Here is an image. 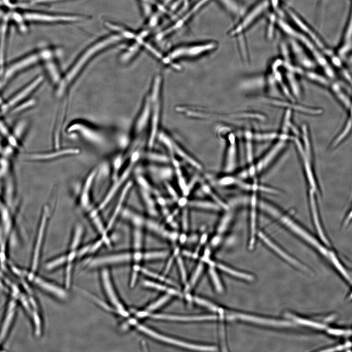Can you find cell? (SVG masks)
I'll return each mask as SVG.
<instances>
[{
  "label": "cell",
  "mask_w": 352,
  "mask_h": 352,
  "mask_svg": "<svg viewBox=\"0 0 352 352\" xmlns=\"http://www.w3.org/2000/svg\"><path fill=\"white\" fill-rule=\"evenodd\" d=\"M122 39L123 37L120 34L111 35L88 48L80 56L66 72L63 75L61 82L56 87V95L58 97H61L64 95L79 76L85 66L95 54L107 46Z\"/></svg>",
  "instance_id": "1"
},
{
  "label": "cell",
  "mask_w": 352,
  "mask_h": 352,
  "mask_svg": "<svg viewBox=\"0 0 352 352\" xmlns=\"http://www.w3.org/2000/svg\"><path fill=\"white\" fill-rule=\"evenodd\" d=\"M162 82L161 76L159 74L156 75L153 79L151 91L148 94L151 101L150 130L148 139V146L150 149L154 146L159 132Z\"/></svg>",
  "instance_id": "2"
},
{
  "label": "cell",
  "mask_w": 352,
  "mask_h": 352,
  "mask_svg": "<svg viewBox=\"0 0 352 352\" xmlns=\"http://www.w3.org/2000/svg\"><path fill=\"white\" fill-rule=\"evenodd\" d=\"M217 44L214 42L179 45L173 48L167 55L163 56V64L170 65L173 62L182 58L198 57L215 49Z\"/></svg>",
  "instance_id": "3"
},
{
  "label": "cell",
  "mask_w": 352,
  "mask_h": 352,
  "mask_svg": "<svg viewBox=\"0 0 352 352\" xmlns=\"http://www.w3.org/2000/svg\"><path fill=\"white\" fill-rule=\"evenodd\" d=\"M218 183L222 186H234L244 191L256 193L264 192L270 194H277L278 190L272 187L259 183L249 182L239 176H225L218 180Z\"/></svg>",
  "instance_id": "4"
},
{
  "label": "cell",
  "mask_w": 352,
  "mask_h": 352,
  "mask_svg": "<svg viewBox=\"0 0 352 352\" xmlns=\"http://www.w3.org/2000/svg\"><path fill=\"white\" fill-rule=\"evenodd\" d=\"M287 138L286 135H283L281 140L271 149L262 158L255 164L250 166L247 169L240 174L242 178L245 176H255L262 173L273 162L284 146V143Z\"/></svg>",
  "instance_id": "5"
},
{
  "label": "cell",
  "mask_w": 352,
  "mask_h": 352,
  "mask_svg": "<svg viewBox=\"0 0 352 352\" xmlns=\"http://www.w3.org/2000/svg\"><path fill=\"white\" fill-rule=\"evenodd\" d=\"M67 132H75L85 140L95 144H102L105 141V136L99 130L81 121H77L69 125Z\"/></svg>",
  "instance_id": "6"
},
{
  "label": "cell",
  "mask_w": 352,
  "mask_h": 352,
  "mask_svg": "<svg viewBox=\"0 0 352 352\" xmlns=\"http://www.w3.org/2000/svg\"><path fill=\"white\" fill-rule=\"evenodd\" d=\"M43 60L42 51L30 54L11 64L3 72V77L0 87L14 76L16 73L36 64Z\"/></svg>",
  "instance_id": "7"
},
{
  "label": "cell",
  "mask_w": 352,
  "mask_h": 352,
  "mask_svg": "<svg viewBox=\"0 0 352 352\" xmlns=\"http://www.w3.org/2000/svg\"><path fill=\"white\" fill-rule=\"evenodd\" d=\"M130 323L132 325H136L137 329L140 331H143V332L151 336L154 338L168 343L198 351H214L217 350L216 347L214 346L197 345L180 341L170 337H166L162 334H159L154 331V330H150V329H148L145 326L136 323L135 320L132 319L130 320Z\"/></svg>",
  "instance_id": "8"
},
{
  "label": "cell",
  "mask_w": 352,
  "mask_h": 352,
  "mask_svg": "<svg viewBox=\"0 0 352 352\" xmlns=\"http://www.w3.org/2000/svg\"><path fill=\"white\" fill-rule=\"evenodd\" d=\"M159 141L168 149L171 157H174L175 155L176 154L196 169L199 170L201 169V164L191 157L166 133L161 134L159 137Z\"/></svg>",
  "instance_id": "9"
},
{
  "label": "cell",
  "mask_w": 352,
  "mask_h": 352,
  "mask_svg": "<svg viewBox=\"0 0 352 352\" xmlns=\"http://www.w3.org/2000/svg\"><path fill=\"white\" fill-rule=\"evenodd\" d=\"M150 112L151 101L149 95H147L133 128L132 138L134 142L139 141V137L149 125Z\"/></svg>",
  "instance_id": "10"
},
{
  "label": "cell",
  "mask_w": 352,
  "mask_h": 352,
  "mask_svg": "<svg viewBox=\"0 0 352 352\" xmlns=\"http://www.w3.org/2000/svg\"><path fill=\"white\" fill-rule=\"evenodd\" d=\"M101 278L106 294L116 311V313L123 316H128V312L125 309L120 303L113 287L109 272L107 269H104L101 272Z\"/></svg>",
  "instance_id": "11"
},
{
  "label": "cell",
  "mask_w": 352,
  "mask_h": 352,
  "mask_svg": "<svg viewBox=\"0 0 352 352\" xmlns=\"http://www.w3.org/2000/svg\"><path fill=\"white\" fill-rule=\"evenodd\" d=\"M210 0H199L188 12L176 22L174 24L161 31L158 35L159 39H163L181 28L188 20Z\"/></svg>",
  "instance_id": "12"
},
{
  "label": "cell",
  "mask_w": 352,
  "mask_h": 352,
  "mask_svg": "<svg viewBox=\"0 0 352 352\" xmlns=\"http://www.w3.org/2000/svg\"><path fill=\"white\" fill-rule=\"evenodd\" d=\"M44 77L42 75L38 76L31 82L20 90L17 94L14 95L5 105L3 108L4 111H6L10 108L19 104L22 101L28 96L35 89H36L43 82Z\"/></svg>",
  "instance_id": "13"
},
{
  "label": "cell",
  "mask_w": 352,
  "mask_h": 352,
  "mask_svg": "<svg viewBox=\"0 0 352 352\" xmlns=\"http://www.w3.org/2000/svg\"><path fill=\"white\" fill-rule=\"evenodd\" d=\"M23 16L27 21L41 22H75L82 19L77 16L51 15L36 12H26Z\"/></svg>",
  "instance_id": "14"
},
{
  "label": "cell",
  "mask_w": 352,
  "mask_h": 352,
  "mask_svg": "<svg viewBox=\"0 0 352 352\" xmlns=\"http://www.w3.org/2000/svg\"><path fill=\"white\" fill-rule=\"evenodd\" d=\"M227 138L228 145L225 158L224 170L228 173L232 172L236 165L237 148L234 134L232 133L229 134Z\"/></svg>",
  "instance_id": "15"
},
{
  "label": "cell",
  "mask_w": 352,
  "mask_h": 352,
  "mask_svg": "<svg viewBox=\"0 0 352 352\" xmlns=\"http://www.w3.org/2000/svg\"><path fill=\"white\" fill-rule=\"evenodd\" d=\"M132 255L130 253H124L105 256L92 260L89 262V267L98 266L104 264H114L131 260Z\"/></svg>",
  "instance_id": "16"
},
{
  "label": "cell",
  "mask_w": 352,
  "mask_h": 352,
  "mask_svg": "<svg viewBox=\"0 0 352 352\" xmlns=\"http://www.w3.org/2000/svg\"><path fill=\"white\" fill-rule=\"evenodd\" d=\"M257 236L260 239L263 241V242L266 244L269 247L272 249L273 251L278 254L280 256L282 257L283 258L290 262L291 264L297 265L301 268H304L302 264H301L298 261L294 259L290 256L288 255L286 252H285L282 248H281L277 244H276L268 236L266 235L263 231L258 232Z\"/></svg>",
  "instance_id": "17"
},
{
  "label": "cell",
  "mask_w": 352,
  "mask_h": 352,
  "mask_svg": "<svg viewBox=\"0 0 352 352\" xmlns=\"http://www.w3.org/2000/svg\"><path fill=\"white\" fill-rule=\"evenodd\" d=\"M256 193H253L251 198L250 222V248H251L254 243L256 234L257 210L258 207V199Z\"/></svg>",
  "instance_id": "18"
},
{
  "label": "cell",
  "mask_w": 352,
  "mask_h": 352,
  "mask_svg": "<svg viewBox=\"0 0 352 352\" xmlns=\"http://www.w3.org/2000/svg\"><path fill=\"white\" fill-rule=\"evenodd\" d=\"M47 209L45 208L42 217L40 226L38 232V235L36 241V243L35 245V248L34 250V255L33 257L32 269L33 271L36 270L37 268L39 261V258L40 256V249L43 242L44 233V231L46 221V218L47 215Z\"/></svg>",
  "instance_id": "19"
},
{
  "label": "cell",
  "mask_w": 352,
  "mask_h": 352,
  "mask_svg": "<svg viewBox=\"0 0 352 352\" xmlns=\"http://www.w3.org/2000/svg\"><path fill=\"white\" fill-rule=\"evenodd\" d=\"M147 316L156 318L161 319H167L172 320H177V321H201V320H215L218 318L216 315H201V316H178L170 314H148Z\"/></svg>",
  "instance_id": "20"
},
{
  "label": "cell",
  "mask_w": 352,
  "mask_h": 352,
  "mask_svg": "<svg viewBox=\"0 0 352 352\" xmlns=\"http://www.w3.org/2000/svg\"><path fill=\"white\" fill-rule=\"evenodd\" d=\"M34 281L40 287L59 298L64 299L66 296V293L63 289L51 283L37 277L34 278Z\"/></svg>",
  "instance_id": "21"
},
{
  "label": "cell",
  "mask_w": 352,
  "mask_h": 352,
  "mask_svg": "<svg viewBox=\"0 0 352 352\" xmlns=\"http://www.w3.org/2000/svg\"><path fill=\"white\" fill-rule=\"evenodd\" d=\"M45 68L51 83L55 87L61 82L63 75L60 73L57 65L53 61L52 57L44 60Z\"/></svg>",
  "instance_id": "22"
},
{
  "label": "cell",
  "mask_w": 352,
  "mask_h": 352,
  "mask_svg": "<svg viewBox=\"0 0 352 352\" xmlns=\"http://www.w3.org/2000/svg\"><path fill=\"white\" fill-rule=\"evenodd\" d=\"M79 152V150L76 148H67L57 150L50 153L32 154L29 156V157L33 159H47L66 155L77 154Z\"/></svg>",
  "instance_id": "23"
},
{
  "label": "cell",
  "mask_w": 352,
  "mask_h": 352,
  "mask_svg": "<svg viewBox=\"0 0 352 352\" xmlns=\"http://www.w3.org/2000/svg\"><path fill=\"white\" fill-rule=\"evenodd\" d=\"M134 163L131 162V165L126 169L125 171L123 173L121 177L117 181V182L113 185L112 188L110 190L109 193L107 194L106 197L104 200L102 202L99 206V208L100 209H103L109 202L112 196L114 195L116 191L120 186L121 184L127 178L128 175L130 174L131 170L132 169V165L134 164Z\"/></svg>",
  "instance_id": "24"
},
{
  "label": "cell",
  "mask_w": 352,
  "mask_h": 352,
  "mask_svg": "<svg viewBox=\"0 0 352 352\" xmlns=\"http://www.w3.org/2000/svg\"><path fill=\"white\" fill-rule=\"evenodd\" d=\"M187 204L191 207L200 209L210 211H219L221 208L215 202H211L202 200H192L187 202Z\"/></svg>",
  "instance_id": "25"
},
{
  "label": "cell",
  "mask_w": 352,
  "mask_h": 352,
  "mask_svg": "<svg viewBox=\"0 0 352 352\" xmlns=\"http://www.w3.org/2000/svg\"><path fill=\"white\" fill-rule=\"evenodd\" d=\"M131 186H132V182H129L126 184V186L123 188L122 192L121 193V194L120 196L119 199L118 200L117 205L114 210V212L108 223V224L107 226L108 229H110L112 226L113 224L114 223V221L116 219V218L120 211L121 208L122 207V205L124 200L127 194L128 191L130 189Z\"/></svg>",
  "instance_id": "26"
},
{
  "label": "cell",
  "mask_w": 352,
  "mask_h": 352,
  "mask_svg": "<svg viewBox=\"0 0 352 352\" xmlns=\"http://www.w3.org/2000/svg\"><path fill=\"white\" fill-rule=\"evenodd\" d=\"M227 210L226 212L221 218L217 227V235L221 237L228 229L233 219V214Z\"/></svg>",
  "instance_id": "27"
},
{
  "label": "cell",
  "mask_w": 352,
  "mask_h": 352,
  "mask_svg": "<svg viewBox=\"0 0 352 352\" xmlns=\"http://www.w3.org/2000/svg\"><path fill=\"white\" fill-rule=\"evenodd\" d=\"M141 196L143 199L145 206L150 214L155 216L157 214V210L155 204L147 190L141 189Z\"/></svg>",
  "instance_id": "28"
},
{
  "label": "cell",
  "mask_w": 352,
  "mask_h": 352,
  "mask_svg": "<svg viewBox=\"0 0 352 352\" xmlns=\"http://www.w3.org/2000/svg\"><path fill=\"white\" fill-rule=\"evenodd\" d=\"M95 171L92 172L87 178L81 197V202L83 205L87 206L88 204V192L90 188L92 180L95 175Z\"/></svg>",
  "instance_id": "29"
},
{
  "label": "cell",
  "mask_w": 352,
  "mask_h": 352,
  "mask_svg": "<svg viewBox=\"0 0 352 352\" xmlns=\"http://www.w3.org/2000/svg\"><path fill=\"white\" fill-rule=\"evenodd\" d=\"M170 298V296L169 295H166L162 297L156 302L150 305L147 308L146 311L138 312L137 313V315L140 317L146 316L147 313H148L149 311L154 310L157 308L159 307L160 306L165 303L167 300H168Z\"/></svg>",
  "instance_id": "30"
},
{
  "label": "cell",
  "mask_w": 352,
  "mask_h": 352,
  "mask_svg": "<svg viewBox=\"0 0 352 352\" xmlns=\"http://www.w3.org/2000/svg\"><path fill=\"white\" fill-rule=\"evenodd\" d=\"M144 285L146 286L152 287L156 289L166 291L172 295H180L181 294L178 291L169 287H167L165 286L161 285L152 282L151 281H145L143 282Z\"/></svg>",
  "instance_id": "31"
},
{
  "label": "cell",
  "mask_w": 352,
  "mask_h": 352,
  "mask_svg": "<svg viewBox=\"0 0 352 352\" xmlns=\"http://www.w3.org/2000/svg\"><path fill=\"white\" fill-rule=\"evenodd\" d=\"M145 156L149 160L162 163H167L170 160V159L165 154L156 152H148Z\"/></svg>",
  "instance_id": "32"
},
{
  "label": "cell",
  "mask_w": 352,
  "mask_h": 352,
  "mask_svg": "<svg viewBox=\"0 0 352 352\" xmlns=\"http://www.w3.org/2000/svg\"><path fill=\"white\" fill-rule=\"evenodd\" d=\"M14 315V309L13 306H11L10 309L7 314V316L5 318L3 326L2 327L1 333L0 334V341L5 337L7 329L10 326L11 321L12 320L13 316Z\"/></svg>",
  "instance_id": "33"
},
{
  "label": "cell",
  "mask_w": 352,
  "mask_h": 352,
  "mask_svg": "<svg viewBox=\"0 0 352 352\" xmlns=\"http://www.w3.org/2000/svg\"><path fill=\"white\" fill-rule=\"evenodd\" d=\"M135 227L133 233V245L136 251H138L141 247L143 235L141 227Z\"/></svg>",
  "instance_id": "34"
},
{
  "label": "cell",
  "mask_w": 352,
  "mask_h": 352,
  "mask_svg": "<svg viewBox=\"0 0 352 352\" xmlns=\"http://www.w3.org/2000/svg\"><path fill=\"white\" fill-rule=\"evenodd\" d=\"M36 101L34 99H30L23 103H20V105H16L13 107L11 112L13 114L16 112L22 111L25 109H28L35 104Z\"/></svg>",
  "instance_id": "35"
},
{
  "label": "cell",
  "mask_w": 352,
  "mask_h": 352,
  "mask_svg": "<svg viewBox=\"0 0 352 352\" xmlns=\"http://www.w3.org/2000/svg\"><path fill=\"white\" fill-rule=\"evenodd\" d=\"M216 266L220 268L222 270L230 274H232L233 275H234L235 276L239 277L246 280H251L252 277L249 275L245 274L242 273H240L237 271H236L235 270H233V269H231L229 268V267H227L223 265L220 264H217Z\"/></svg>",
  "instance_id": "36"
},
{
  "label": "cell",
  "mask_w": 352,
  "mask_h": 352,
  "mask_svg": "<svg viewBox=\"0 0 352 352\" xmlns=\"http://www.w3.org/2000/svg\"><path fill=\"white\" fill-rule=\"evenodd\" d=\"M67 262V256H62L52 260L46 264V268L48 270L53 269Z\"/></svg>",
  "instance_id": "37"
},
{
  "label": "cell",
  "mask_w": 352,
  "mask_h": 352,
  "mask_svg": "<svg viewBox=\"0 0 352 352\" xmlns=\"http://www.w3.org/2000/svg\"><path fill=\"white\" fill-rule=\"evenodd\" d=\"M82 232V227L80 225L78 226L75 230V234L71 244V251H75L76 248L79 245Z\"/></svg>",
  "instance_id": "38"
},
{
  "label": "cell",
  "mask_w": 352,
  "mask_h": 352,
  "mask_svg": "<svg viewBox=\"0 0 352 352\" xmlns=\"http://www.w3.org/2000/svg\"><path fill=\"white\" fill-rule=\"evenodd\" d=\"M193 299L197 304L207 308L212 311L219 312L220 310L217 306L204 299L197 297H194Z\"/></svg>",
  "instance_id": "39"
},
{
  "label": "cell",
  "mask_w": 352,
  "mask_h": 352,
  "mask_svg": "<svg viewBox=\"0 0 352 352\" xmlns=\"http://www.w3.org/2000/svg\"><path fill=\"white\" fill-rule=\"evenodd\" d=\"M168 252L165 251L148 252L143 254V258L145 259H153L162 258L166 256Z\"/></svg>",
  "instance_id": "40"
},
{
  "label": "cell",
  "mask_w": 352,
  "mask_h": 352,
  "mask_svg": "<svg viewBox=\"0 0 352 352\" xmlns=\"http://www.w3.org/2000/svg\"><path fill=\"white\" fill-rule=\"evenodd\" d=\"M202 268H203V265L201 264H199L198 265L197 269H196L195 273H194L193 277H192L189 284H188V285L187 286V287L186 288V290L189 289L190 287H191L195 285V283L197 281L198 277L199 276V275L202 271Z\"/></svg>",
  "instance_id": "41"
},
{
  "label": "cell",
  "mask_w": 352,
  "mask_h": 352,
  "mask_svg": "<svg viewBox=\"0 0 352 352\" xmlns=\"http://www.w3.org/2000/svg\"><path fill=\"white\" fill-rule=\"evenodd\" d=\"M213 266V265H210L209 268V273L212 277L214 285H215L217 290L218 291H220L222 290V286L219 279L218 276Z\"/></svg>",
  "instance_id": "42"
},
{
  "label": "cell",
  "mask_w": 352,
  "mask_h": 352,
  "mask_svg": "<svg viewBox=\"0 0 352 352\" xmlns=\"http://www.w3.org/2000/svg\"><path fill=\"white\" fill-rule=\"evenodd\" d=\"M141 270L144 274L149 275L151 277H153L154 278L157 279L162 281H164L165 283L169 284H173V282L169 279L165 278L164 277L159 275L154 272L148 270L145 268L139 267V270Z\"/></svg>",
  "instance_id": "43"
},
{
  "label": "cell",
  "mask_w": 352,
  "mask_h": 352,
  "mask_svg": "<svg viewBox=\"0 0 352 352\" xmlns=\"http://www.w3.org/2000/svg\"><path fill=\"white\" fill-rule=\"evenodd\" d=\"M25 122L24 121H20L16 126L14 130V133L15 138L20 137L25 127Z\"/></svg>",
  "instance_id": "44"
},
{
  "label": "cell",
  "mask_w": 352,
  "mask_h": 352,
  "mask_svg": "<svg viewBox=\"0 0 352 352\" xmlns=\"http://www.w3.org/2000/svg\"><path fill=\"white\" fill-rule=\"evenodd\" d=\"M182 227L184 231H187L189 226L188 214L186 209H185L182 214L181 218Z\"/></svg>",
  "instance_id": "45"
},
{
  "label": "cell",
  "mask_w": 352,
  "mask_h": 352,
  "mask_svg": "<svg viewBox=\"0 0 352 352\" xmlns=\"http://www.w3.org/2000/svg\"><path fill=\"white\" fill-rule=\"evenodd\" d=\"M177 261L179 269L180 270L182 280L184 282H185L186 281V274L182 260L180 257H178Z\"/></svg>",
  "instance_id": "46"
},
{
  "label": "cell",
  "mask_w": 352,
  "mask_h": 352,
  "mask_svg": "<svg viewBox=\"0 0 352 352\" xmlns=\"http://www.w3.org/2000/svg\"><path fill=\"white\" fill-rule=\"evenodd\" d=\"M352 221V205L346 216L343 221V225L346 226Z\"/></svg>",
  "instance_id": "47"
},
{
  "label": "cell",
  "mask_w": 352,
  "mask_h": 352,
  "mask_svg": "<svg viewBox=\"0 0 352 352\" xmlns=\"http://www.w3.org/2000/svg\"><path fill=\"white\" fill-rule=\"evenodd\" d=\"M143 2L148 3L150 4H153L154 5L156 6L160 10L162 11H166V9L164 8L163 6H162L161 4L155 1L154 0H141Z\"/></svg>",
  "instance_id": "48"
},
{
  "label": "cell",
  "mask_w": 352,
  "mask_h": 352,
  "mask_svg": "<svg viewBox=\"0 0 352 352\" xmlns=\"http://www.w3.org/2000/svg\"><path fill=\"white\" fill-rule=\"evenodd\" d=\"M166 184V187L169 193L171 195V196H172L173 198L175 199V200H178V196L175 190L170 185L167 183Z\"/></svg>",
  "instance_id": "49"
},
{
  "label": "cell",
  "mask_w": 352,
  "mask_h": 352,
  "mask_svg": "<svg viewBox=\"0 0 352 352\" xmlns=\"http://www.w3.org/2000/svg\"><path fill=\"white\" fill-rule=\"evenodd\" d=\"M103 242V241L102 240L97 241L94 244L90 246L89 251L90 252H93L95 251L96 250H97V249L100 247Z\"/></svg>",
  "instance_id": "50"
},
{
  "label": "cell",
  "mask_w": 352,
  "mask_h": 352,
  "mask_svg": "<svg viewBox=\"0 0 352 352\" xmlns=\"http://www.w3.org/2000/svg\"><path fill=\"white\" fill-rule=\"evenodd\" d=\"M0 132L7 136L8 135V131L7 130V128L5 127L4 124L1 121H0Z\"/></svg>",
  "instance_id": "51"
},
{
  "label": "cell",
  "mask_w": 352,
  "mask_h": 352,
  "mask_svg": "<svg viewBox=\"0 0 352 352\" xmlns=\"http://www.w3.org/2000/svg\"><path fill=\"white\" fill-rule=\"evenodd\" d=\"M90 247V245H88L85 247H84L83 248H81L78 252L77 255L78 256H82L84 255L85 253L88 252L89 251V249Z\"/></svg>",
  "instance_id": "52"
},
{
  "label": "cell",
  "mask_w": 352,
  "mask_h": 352,
  "mask_svg": "<svg viewBox=\"0 0 352 352\" xmlns=\"http://www.w3.org/2000/svg\"><path fill=\"white\" fill-rule=\"evenodd\" d=\"M61 0H33V3H44V2H52V1H56Z\"/></svg>",
  "instance_id": "53"
},
{
  "label": "cell",
  "mask_w": 352,
  "mask_h": 352,
  "mask_svg": "<svg viewBox=\"0 0 352 352\" xmlns=\"http://www.w3.org/2000/svg\"><path fill=\"white\" fill-rule=\"evenodd\" d=\"M172 0H164L165 2L166 3H169V2H171Z\"/></svg>",
  "instance_id": "54"
}]
</instances>
